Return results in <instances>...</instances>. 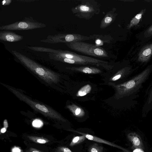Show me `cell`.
Returning a JSON list of instances; mask_svg holds the SVG:
<instances>
[{
	"mask_svg": "<svg viewBox=\"0 0 152 152\" xmlns=\"http://www.w3.org/2000/svg\"><path fill=\"white\" fill-rule=\"evenodd\" d=\"M46 26L31 17H26L21 21L0 26V30L6 31H23L40 28Z\"/></svg>",
	"mask_w": 152,
	"mask_h": 152,
	"instance_id": "8992f818",
	"label": "cell"
},
{
	"mask_svg": "<svg viewBox=\"0 0 152 152\" xmlns=\"http://www.w3.org/2000/svg\"><path fill=\"white\" fill-rule=\"evenodd\" d=\"M12 152H20V150L19 148L15 147L12 149Z\"/></svg>",
	"mask_w": 152,
	"mask_h": 152,
	"instance_id": "484cf974",
	"label": "cell"
},
{
	"mask_svg": "<svg viewBox=\"0 0 152 152\" xmlns=\"http://www.w3.org/2000/svg\"><path fill=\"white\" fill-rule=\"evenodd\" d=\"M26 152H44L42 151H40L37 149L33 148H30Z\"/></svg>",
	"mask_w": 152,
	"mask_h": 152,
	"instance_id": "44dd1931",
	"label": "cell"
},
{
	"mask_svg": "<svg viewBox=\"0 0 152 152\" xmlns=\"http://www.w3.org/2000/svg\"><path fill=\"white\" fill-rule=\"evenodd\" d=\"M144 12V10H142L140 13L137 14L131 20L130 23L127 26V28L129 29L132 27L137 24L140 20Z\"/></svg>",
	"mask_w": 152,
	"mask_h": 152,
	"instance_id": "9a60e30c",
	"label": "cell"
},
{
	"mask_svg": "<svg viewBox=\"0 0 152 152\" xmlns=\"http://www.w3.org/2000/svg\"><path fill=\"white\" fill-rule=\"evenodd\" d=\"M80 109L79 108H78L76 110L75 113L76 115H78L80 113Z\"/></svg>",
	"mask_w": 152,
	"mask_h": 152,
	"instance_id": "83f0119b",
	"label": "cell"
},
{
	"mask_svg": "<svg viewBox=\"0 0 152 152\" xmlns=\"http://www.w3.org/2000/svg\"><path fill=\"white\" fill-rule=\"evenodd\" d=\"M7 129L3 127L1 129V130L0 133H5L7 131Z\"/></svg>",
	"mask_w": 152,
	"mask_h": 152,
	"instance_id": "f1b7e54d",
	"label": "cell"
},
{
	"mask_svg": "<svg viewBox=\"0 0 152 152\" xmlns=\"http://www.w3.org/2000/svg\"><path fill=\"white\" fill-rule=\"evenodd\" d=\"M4 127L6 129H7L8 127V125L7 122V121L6 119L4 120L3 122Z\"/></svg>",
	"mask_w": 152,
	"mask_h": 152,
	"instance_id": "d4e9b609",
	"label": "cell"
},
{
	"mask_svg": "<svg viewBox=\"0 0 152 152\" xmlns=\"http://www.w3.org/2000/svg\"><path fill=\"white\" fill-rule=\"evenodd\" d=\"M72 131L78 133L82 134V135H84L86 138L89 140H92L98 142L104 143L112 146L119 148V147L118 146L114 144L113 143L102 139L97 137L89 134L81 132L75 130H72Z\"/></svg>",
	"mask_w": 152,
	"mask_h": 152,
	"instance_id": "7c38bea8",
	"label": "cell"
},
{
	"mask_svg": "<svg viewBox=\"0 0 152 152\" xmlns=\"http://www.w3.org/2000/svg\"><path fill=\"white\" fill-rule=\"evenodd\" d=\"M149 31L150 32L152 31V26L151 27V28L149 29Z\"/></svg>",
	"mask_w": 152,
	"mask_h": 152,
	"instance_id": "4dcf8cb0",
	"label": "cell"
},
{
	"mask_svg": "<svg viewBox=\"0 0 152 152\" xmlns=\"http://www.w3.org/2000/svg\"><path fill=\"white\" fill-rule=\"evenodd\" d=\"M12 53L23 65L45 82L52 84L58 81V77L56 73L16 50H12Z\"/></svg>",
	"mask_w": 152,
	"mask_h": 152,
	"instance_id": "6da1fadb",
	"label": "cell"
},
{
	"mask_svg": "<svg viewBox=\"0 0 152 152\" xmlns=\"http://www.w3.org/2000/svg\"><path fill=\"white\" fill-rule=\"evenodd\" d=\"M133 152H144L139 149H137L134 151Z\"/></svg>",
	"mask_w": 152,
	"mask_h": 152,
	"instance_id": "f546056e",
	"label": "cell"
},
{
	"mask_svg": "<svg viewBox=\"0 0 152 152\" xmlns=\"http://www.w3.org/2000/svg\"><path fill=\"white\" fill-rule=\"evenodd\" d=\"M86 138V137L84 135L75 137L72 139L69 146H73L79 144L84 141Z\"/></svg>",
	"mask_w": 152,
	"mask_h": 152,
	"instance_id": "2e32d148",
	"label": "cell"
},
{
	"mask_svg": "<svg viewBox=\"0 0 152 152\" xmlns=\"http://www.w3.org/2000/svg\"><path fill=\"white\" fill-rule=\"evenodd\" d=\"M83 72L86 73L90 74L92 72V69L90 68L86 67L82 70Z\"/></svg>",
	"mask_w": 152,
	"mask_h": 152,
	"instance_id": "7402d4cb",
	"label": "cell"
},
{
	"mask_svg": "<svg viewBox=\"0 0 152 152\" xmlns=\"http://www.w3.org/2000/svg\"><path fill=\"white\" fill-rule=\"evenodd\" d=\"M56 152H73L68 148L65 146H59L55 149Z\"/></svg>",
	"mask_w": 152,
	"mask_h": 152,
	"instance_id": "d6986e66",
	"label": "cell"
},
{
	"mask_svg": "<svg viewBox=\"0 0 152 152\" xmlns=\"http://www.w3.org/2000/svg\"><path fill=\"white\" fill-rule=\"evenodd\" d=\"M32 124L34 127L40 128L43 126V123L41 120L36 119L33 121Z\"/></svg>",
	"mask_w": 152,
	"mask_h": 152,
	"instance_id": "ffe728a7",
	"label": "cell"
},
{
	"mask_svg": "<svg viewBox=\"0 0 152 152\" xmlns=\"http://www.w3.org/2000/svg\"><path fill=\"white\" fill-rule=\"evenodd\" d=\"M91 87L88 84L82 87L78 92V94L81 96L85 95L89 93L91 90Z\"/></svg>",
	"mask_w": 152,
	"mask_h": 152,
	"instance_id": "ac0fdd59",
	"label": "cell"
},
{
	"mask_svg": "<svg viewBox=\"0 0 152 152\" xmlns=\"http://www.w3.org/2000/svg\"><path fill=\"white\" fill-rule=\"evenodd\" d=\"M110 36L94 34L89 36L91 38V39L95 40L96 44L95 45L99 46V45H103L104 43H108L110 42L112 38H108V37Z\"/></svg>",
	"mask_w": 152,
	"mask_h": 152,
	"instance_id": "4fadbf2b",
	"label": "cell"
},
{
	"mask_svg": "<svg viewBox=\"0 0 152 152\" xmlns=\"http://www.w3.org/2000/svg\"><path fill=\"white\" fill-rule=\"evenodd\" d=\"M48 55L51 59L71 64L104 63L102 61L66 50H56L55 52L48 53Z\"/></svg>",
	"mask_w": 152,
	"mask_h": 152,
	"instance_id": "7a4b0ae2",
	"label": "cell"
},
{
	"mask_svg": "<svg viewBox=\"0 0 152 152\" xmlns=\"http://www.w3.org/2000/svg\"><path fill=\"white\" fill-rule=\"evenodd\" d=\"M23 37L13 32L4 30L0 31V40L10 42H15L20 41L23 39Z\"/></svg>",
	"mask_w": 152,
	"mask_h": 152,
	"instance_id": "9c48e42d",
	"label": "cell"
},
{
	"mask_svg": "<svg viewBox=\"0 0 152 152\" xmlns=\"http://www.w3.org/2000/svg\"><path fill=\"white\" fill-rule=\"evenodd\" d=\"M121 75L119 74L114 76L112 79L113 80H115L118 79L121 77Z\"/></svg>",
	"mask_w": 152,
	"mask_h": 152,
	"instance_id": "4316f807",
	"label": "cell"
},
{
	"mask_svg": "<svg viewBox=\"0 0 152 152\" xmlns=\"http://www.w3.org/2000/svg\"><path fill=\"white\" fill-rule=\"evenodd\" d=\"M152 55V43L146 45L141 50L138 55V60L142 62L149 60Z\"/></svg>",
	"mask_w": 152,
	"mask_h": 152,
	"instance_id": "30bf717a",
	"label": "cell"
},
{
	"mask_svg": "<svg viewBox=\"0 0 152 152\" xmlns=\"http://www.w3.org/2000/svg\"><path fill=\"white\" fill-rule=\"evenodd\" d=\"M71 49L83 54L97 57L108 56L107 52L102 48L83 41H76L65 43Z\"/></svg>",
	"mask_w": 152,
	"mask_h": 152,
	"instance_id": "3957f363",
	"label": "cell"
},
{
	"mask_svg": "<svg viewBox=\"0 0 152 152\" xmlns=\"http://www.w3.org/2000/svg\"><path fill=\"white\" fill-rule=\"evenodd\" d=\"M114 9L107 12L101 21L100 28L104 29L110 25L115 19V14Z\"/></svg>",
	"mask_w": 152,
	"mask_h": 152,
	"instance_id": "8fae6325",
	"label": "cell"
},
{
	"mask_svg": "<svg viewBox=\"0 0 152 152\" xmlns=\"http://www.w3.org/2000/svg\"><path fill=\"white\" fill-rule=\"evenodd\" d=\"M12 1L11 0H5L2 1L1 4L3 6L8 5L11 4Z\"/></svg>",
	"mask_w": 152,
	"mask_h": 152,
	"instance_id": "603a6c76",
	"label": "cell"
},
{
	"mask_svg": "<svg viewBox=\"0 0 152 152\" xmlns=\"http://www.w3.org/2000/svg\"><path fill=\"white\" fill-rule=\"evenodd\" d=\"M27 137L31 141L37 143L44 144L50 141L48 139L43 137L28 136Z\"/></svg>",
	"mask_w": 152,
	"mask_h": 152,
	"instance_id": "5bb4252c",
	"label": "cell"
},
{
	"mask_svg": "<svg viewBox=\"0 0 152 152\" xmlns=\"http://www.w3.org/2000/svg\"><path fill=\"white\" fill-rule=\"evenodd\" d=\"M10 89L18 97L28 104L35 111L46 117L58 120L61 119L58 114L52 109L32 100L15 89L11 88Z\"/></svg>",
	"mask_w": 152,
	"mask_h": 152,
	"instance_id": "5b68a950",
	"label": "cell"
},
{
	"mask_svg": "<svg viewBox=\"0 0 152 152\" xmlns=\"http://www.w3.org/2000/svg\"><path fill=\"white\" fill-rule=\"evenodd\" d=\"M97 2L94 0H83L80 4L73 7V13L80 18L89 19L99 12V9Z\"/></svg>",
	"mask_w": 152,
	"mask_h": 152,
	"instance_id": "277c9868",
	"label": "cell"
},
{
	"mask_svg": "<svg viewBox=\"0 0 152 152\" xmlns=\"http://www.w3.org/2000/svg\"><path fill=\"white\" fill-rule=\"evenodd\" d=\"M133 142L134 145L136 146L139 145L140 142L139 139L137 137H134V138Z\"/></svg>",
	"mask_w": 152,
	"mask_h": 152,
	"instance_id": "cb8c5ba5",
	"label": "cell"
},
{
	"mask_svg": "<svg viewBox=\"0 0 152 152\" xmlns=\"http://www.w3.org/2000/svg\"><path fill=\"white\" fill-rule=\"evenodd\" d=\"M91 39L90 36L76 34H58L48 35L45 39L41 40L42 42L51 44L66 43L76 41H82Z\"/></svg>",
	"mask_w": 152,
	"mask_h": 152,
	"instance_id": "52a82bcc",
	"label": "cell"
},
{
	"mask_svg": "<svg viewBox=\"0 0 152 152\" xmlns=\"http://www.w3.org/2000/svg\"><path fill=\"white\" fill-rule=\"evenodd\" d=\"M151 71L150 67L147 68L141 73L122 85L124 90L128 94H132L140 88L147 78Z\"/></svg>",
	"mask_w": 152,
	"mask_h": 152,
	"instance_id": "ba28073f",
	"label": "cell"
},
{
	"mask_svg": "<svg viewBox=\"0 0 152 152\" xmlns=\"http://www.w3.org/2000/svg\"><path fill=\"white\" fill-rule=\"evenodd\" d=\"M103 148L102 146L95 143L91 145L89 147L88 152H103Z\"/></svg>",
	"mask_w": 152,
	"mask_h": 152,
	"instance_id": "e0dca14e",
	"label": "cell"
}]
</instances>
